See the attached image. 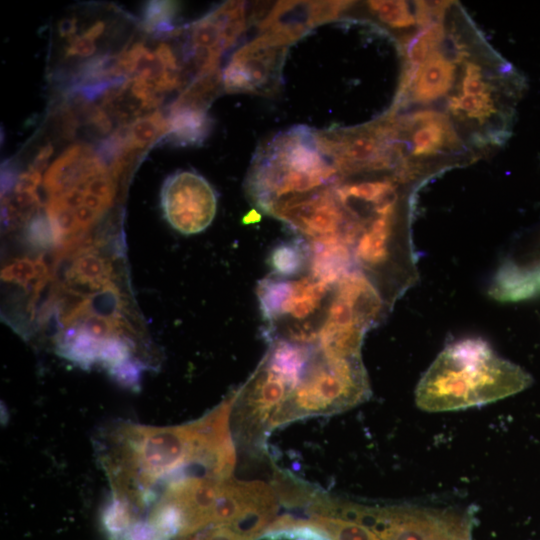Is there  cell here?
<instances>
[{"label": "cell", "mask_w": 540, "mask_h": 540, "mask_svg": "<svg viewBox=\"0 0 540 540\" xmlns=\"http://www.w3.org/2000/svg\"><path fill=\"white\" fill-rule=\"evenodd\" d=\"M234 401L235 392L202 418L179 426L124 423L112 429L101 462L113 497L138 511L160 485L181 474L231 477L236 464L230 422Z\"/></svg>", "instance_id": "6da1fadb"}, {"label": "cell", "mask_w": 540, "mask_h": 540, "mask_svg": "<svg viewBox=\"0 0 540 540\" xmlns=\"http://www.w3.org/2000/svg\"><path fill=\"white\" fill-rule=\"evenodd\" d=\"M518 365L499 357L480 338L447 345L419 381V408L443 412L481 406L516 394L532 384Z\"/></svg>", "instance_id": "7a4b0ae2"}, {"label": "cell", "mask_w": 540, "mask_h": 540, "mask_svg": "<svg viewBox=\"0 0 540 540\" xmlns=\"http://www.w3.org/2000/svg\"><path fill=\"white\" fill-rule=\"evenodd\" d=\"M317 131L296 125L279 132L255 152L245 178L251 202L266 214L283 203L339 183Z\"/></svg>", "instance_id": "3957f363"}, {"label": "cell", "mask_w": 540, "mask_h": 540, "mask_svg": "<svg viewBox=\"0 0 540 540\" xmlns=\"http://www.w3.org/2000/svg\"><path fill=\"white\" fill-rule=\"evenodd\" d=\"M370 395L361 356H327L314 346L299 382L273 420V430L301 418L345 411Z\"/></svg>", "instance_id": "277c9868"}, {"label": "cell", "mask_w": 540, "mask_h": 540, "mask_svg": "<svg viewBox=\"0 0 540 540\" xmlns=\"http://www.w3.org/2000/svg\"><path fill=\"white\" fill-rule=\"evenodd\" d=\"M336 285V284H335ZM335 285L310 272L293 278L270 274L257 286L265 335L270 342L288 341L316 346Z\"/></svg>", "instance_id": "5b68a950"}, {"label": "cell", "mask_w": 540, "mask_h": 540, "mask_svg": "<svg viewBox=\"0 0 540 540\" xmlns=\"http://www.w3.org/2000/svg\"><path fill=\"white\" fill-rule=\"evenodd\" d=\"M383 303L363 271L353 269L335 285L317 348L332 357H357L365 333L377 322Z\"/></svg>", "instance_id": "8992f818"}, {"label": "cell", "mask_w": 540, "mask_h": 540, "mask_svg": "<svg viewBox=\"0 0 540 540\" xmlns=\"http://www.w3.org/2000/svg\"><path fill=\"white\" fill-rule=\"evenodd\" d=\"M296 385L295 380L264 357L236 391L230 421L234 441L243 449L262 454L273 430V420Z\"/></svg>", "instance_id": "52a82bcc"}, {"label": "cell", "mask_w": 540, "mask_h": 540, "mask_svg": "<svg viewBox=\"0 0 540 540\" xmlns=\"http://www.w3.org/2000/svg\"><path fill=\"white\" fill-rule=\"evenodd\" d=\"M248 21L246 4L228 1L188 27L183 56L195 78L219 69L222 54L237 42Z\"/></svg>", "instance_id": "ba28073f"}, {"label": "cell", "mask_w": 540, "mask_h": 540, "mask_svg": "<svg viewBox=\"0 0 540 540\" xmlns=\"http://www.w3.org/2000/svg\"><path fill=\"white\" fill-rule=\"evenodd\" d=\"M287 49L277 38L261 33L232 54L222 73L223 88L229 93L276 92Z\"/></svg>", "instance_id": "9c48e42d"}, {"label": "cell", "mask_w": 540, "mask_h": 540, "mask_svg": "<svg viewBox=\"0 0 540 540\" xmlns=\"http://www.w3.org/2000/svg\"><path fill=\"white\" fill-rule=\"evenodd\" d=\"M161 207L172 228L184 235H192L212 223L217 210V194L202 175L181 170L165 179Z\"/></svg>", "instance_id": "30bf717a"}, {"label": "cell", "mask_w": 540, "mask_h": 540, "mask_svg": "<svg viewBox=\"0 0 540 540\" xmlns=\"http://www.w3.org/2000/svg\"><path fill=\"white\" fill-rule=\"evenodd\" d=\"M349 1H279L259 5L256 23L261 33H267L286 45L295 42L311 28L335 19L349 8Z\"/></svg>", "instance_id": "8fae6325"}, {"label": "cell", "mask_w": 540, "mask_h": 540, "mask_svg": "<svg viewBox=\"0 0 540 540\" xmlns=\"http://www.w3.org/2000/svg\"><path fill=\"white\" fill-rule=\"evenodd\" d=\"M107 170L101 157L89 146L75 144L49 167L44 176V186L51 196H57Z\"/></svg>", "instance_id": "7c38bea8"}, {"label": "cell", "mask_w": 540, "mask_h": 540, "mask_svg": "<svg viewBox=\"0 0 540 540\" xmlns=\"http://www.w3.org/2000/svg\"><path fill=\"white\" fill-rule=\"evenodd\" d=\"M488 292L493 299L500 302H518L540 297V263L526 267L513 261L502 263Z\"/></svg>", "instance_id": "4fadbf2b"}, {"label": "cell", "mask_w": 540, "mask_h": 540, "mask_svg": "<svg viewBox=\"0 0 540 540\" xmlns=\"http://www.w3.org/2000/svg\"><path fill=\"white\" fill-rule=\"evenodd\" d=\"M167 123L168 130L163 138L176 146L202 145L213 126L208 110L174 105Z\"/></svg>", "instance_id": "5bb4252c"}, {"label": "cell", "mask_w": 540, "mask_h": 540, "mask_svg": "<svg viewBox=\"0 0 540 540\" xmlns=\"http://www.w3.org/2000/svg\"><path fill=\"white\" fill-rule=\"evenodd\" d=\"M394 212L377 215L360 234L353 248L356 264L375 267L389 256Z\"/></svg>", "instance_id": "9a60e30c"}, {"label": "cell", "mask_w": 540, "mask_h": 540, "mask_svg": "<svg viewBox=\"0 0 540 540\" xmlns=\"http://www.w3.org/2000/svg\"><path fill=\"white\" fill-rule=\"evenodd\" d=\"M455 77V66L443 55L434 52L419 68L414 85V97L427 103L446 94Z\"/></svg>", "instance_id": "2e32d148"}, {"label": "cell", "mask_w": 540, "mask_h": 540, "mask_svg": "<svg viewBox=\"0 0 540 540\" xmlns=\"http://www.w3.org/2000/svg\"><path fill=\"white\" fill-rule=\"evenodd\" d=\"M309 255V243L301 237L277 244L269 254L272 274L285 278L301 275L309 268Z\"/></svg>", "instance_id": "e0dca14e"}, {"label": "cell", "mask_w": 540, "mask_h": 540, "mask_svg": "<svg viewBox=\"0 0 540 540\" xmlns=\"http://www.w3.org/2000/svg\"><path fill=\"white\" fill-rule=\"evenodd\" d=\"M168 130L167 119L155 112L135 120L130 126L120 130L126 150L135 152L143 149L159 137H164Z\"/></svg>", "instance_id": "ac0fdd59"}, {"label": "cell", "mask_w": 540, "mask_h": 540, "mask_svg": "<svg viewBox=\"0 0 540 540\" xmlns=\"http://www.w3.org/2000/svg\"><path fill=\"white\" fill-rule=\"evenodd\" d=\"M413 135V153L417 156H428L437 153L447 143H455L456 136L447 118L423 124Z\"/></svg>", "instance_id": "d6986e66"}, {"label": "cell", "mask_w": 540, "mask_h": 540, "mask_svg": "<svg viewBox=\"0 0 540 540\" xmlns=\"http://www.w3.org/2000/svg\"><path fill=\"white\" fill-rule=\"evenodd\" d=\"M444 38V26L442 22L433 23L421 30L407 44V57L410 67L419 69L426 60L436 52Z\"/></svg>", "instance_id": "ffe728a7"}, {"label": "cell", "mask_w": 540, "mask_h": 540, "mask_svg": "<svg viewBox=\"0 0 540 540\" xmlns=\"http://www.w3.org/2000/svg\"><path fill=\"white\" fill-rule=\"evenodd\" d=\"M111 268L104 259L94 255L80 256L71 268V277L80 284L100 288L108 284Z\"/></svg>", "instance_id": "44dd1931"}, {"label": "cell", "mask_w": 540, "mask_h": 540, "mask_svg": "<svg viewBox=\"0 0 540 540\" xmlns=\"http://www.w3.org/2000/svg\"><path fill=\"white\" fill-rule=\"evenodd\" d=\"M179 4L172 1H149L143 11L142 25L148 32L172 33Z\"/></svg>", "instance_id": "7402d4cb"}, {"label": "cell", "mask_w": 540, "mask_h": 540, "mask_svg": "<svg viewBox=\"0 0 540 540\" xmlns=\"http://www.w3.org/2000/svg\"><path fill=\"white\" fill-rule=\"evenodd\" d=\"M368 6L382 22L392 28H407L416 21L405 1H368Z\"/></svg>", "instance_id": "603a6c76"}, {"label": "cell", "mask_w": 540, "mask_h": 540, "mask_svg": "<svg viewBox=\"0 0 540 540\" xmlns=\"http://www.w3.org/2000/svg\"><path fill=\"white\" fill-rule=\"evenodd\" d=\"M449 108L453 113L463 112L469 118L483 121L495 112L494 102L489 93L452 97Z\"/></svg>", "instance_id": "cb8c5ba5"}, {"label": "cell", "mask_w": 540, "mask_h": 540, "mask_svg": "<svg viewBox=\"0 0 540 540\" xmlns=\"http://www.w3.org/2000/svg\"><path fill=\"white\" fill-rule=\"evenodd\" d=\"M28 241L39 248H49L57 243L55 231L48 215L37 214L28 221L26 229Z\"/></svg>", "instance_id": "d4e9b609"}, {"label": "cell", "mask_w": 540, "mask_h": 540, "mask_svg": "<svg viewBox=\"0 0 540 540\" xmlns=\"http://www.w3.org/2000/svg\"><path fill=\"white\" fill-rule=\"evenodd\" d=\"M45 265L29 259L14 261L2 271V279L8 282L27 285L37 275L44 276Z\"/></svg>", "instance_id": "484cf974"}, {"label": "cell", "mask_w": 540, "mask_h": 540, "mask_svg": "<svg viewBox=\"0 0 540 540\" xmlns=\"http://www.w3.org/2000/svg\"><path fill=\"white\" fill-rule=\"evenodd\" d=\"M183 540H253L244 533L227 525L211 526Z\"/></svg>", "instance_id": "4316f807"}, {"label": "cell", "mask_w": 540, "mask_h": 540, "mask_svg": "<svg viewBox=\"0 0 540 540\" xmlns=\"http://www.w3.org/2000/svg\"><path fill=\"white\" fill-rule=\"evenodd\" d=\"M448 1H416V20L423 28L442 21L445 10L449 6Z\"/></svg>", "instance_id": "83f0119b"}, {"label": "cell", "mask_w": 540, "mask_h": 540, "mask_svg": "<svg viewBox=\"0 0 540 540\" xmlns=\"http://www.w3.org/2000/svg\"><path fill=\"white\" fill-rule=\"evenodd\" d=\"M462 92L465 95L489 93L488 85L482 80L481 68L475 63L466 65L462 80Z\"/></svg>", "instance_id": "f1b7e54d"}, {"label": "cell", "mask_w": 540, "mask_h": 540, "mask_svg": "<svg viewBox=\"0 0 540 540\" xmlns=\"http://www.w3.org/2000/svg\"><path fill=\"white\" fill-rule=\"evenodd\" d=\"M41 173L31 168L27 172L21 174L15 184L16 193H35V190L40 183Z\"/></svg>", "instance_id": "f546056e"}, {"label": "cell", "mask_w": 540, "mask_h": 540, "mask_svg": "<svg viewBox=\"0 0 540 540\" xmlns=\"http://www.w3.org/2000/svg\"><path fill=\"white\" fill-rule=\"evenodd\" d=\"M75 218L77 220L79 228L87 229L91 226L100 216L98 213L90 209L89 207L82 205L74 211Z\"/></svg>", "instance_id": "4dcf8cb0"}, {"label": "cell", "mask_w": 540, "mask_h": 540, "mask_svg": "<svg viewBox=\"0 0 540 540\" xmlns=\"http://www.w3.org/2000/svg\"><path fill=\"white\" fill-rule=\"evenodd\" d=\"M17 174L14 164L6 163L2 169V193H7L17 182Z\"/></svg>", "instance_id": "1f68e13d"}, {"label": "cell", "mask_w": 540, "mask_h": 540, "mask_svg": "<svg viewBox=\"0 0 540 540\" xmlns=\"http://www.w3.org/2000/svg\"><path fill=\"white\" fill-rule=\"evenodd\" d=\"M52 152H53L52 146L50 144L45 145L36 154V157L33 163L31 164L30 168L41 173L42 170L45 168Z\"/></svg>", "instance_id": "d6a6232c"}]
</instances>
